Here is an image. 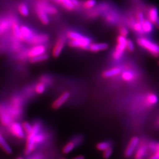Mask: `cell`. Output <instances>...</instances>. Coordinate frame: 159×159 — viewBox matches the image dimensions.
Returning <instances> with one entry per match:
<instances>
[{"instance_id": "obj_1", "label": "cell", "mask_w": 159, "mask_h": 159, "mask_svg": "<svg viewBox=\"0 0 159 159\" xmlns=\"http://www.w3.org/2000/svg\"><path fill=\"white\" fill-rule=\"evenodd\" d=\"M67 37L70 39L69 46L72 48L88 50L91 43V40L85 35L74 31H69L67 33Z\"/></svg>"}, {"instance_id": "obj_2", "label": "cell", "mask_w": 159, "mask_h": 159, "mask_svg": "<svg viewBox=\"0 0 159 159\" xmlns=\"http://www.w3.org/2000/svg\"><path fill=\"white\" fill-rule=\"evenodd\" d=\"M137 45L154 57H159V45L148 38L141 37L137 40Z\"/></svg>"}, {"instance_id": "obj_3", "label": "cell", "mask_w": 159, "mask_h": 159, "mask_svg": "<svg viewBox=\"0 0 159 159\" xmlns=\"http://www.w3.org/2000/svg\"><path fill=\"white\" fill-rule=\"evenodd\" d=\"M41 125L40 124L36 123L33 125V129L30 133L27 134V143H26V148L25 150V153L27 155H29L31 153L35 148V138L36 135L40 133Z\"/></svg>"}, {"instance_id": "obj_4", "label": "cell", "mask_w": 159, "mask_h": 159, "mask_svg": "<svg viewBox=\"0 0 159 159\" xmlns=\"http://www.w3.org/2000/svg\"><path fill=\"white\" fill-rule=\"evenodd\" d=\"M126 37L119 35L117 37V45L114 50L112 57L114 60L119 61L124 56L125 50Z\"/></svg>"}, {"instance_id": "obj_5", "label": "cell", "mask_w": 159, "mask_h": 159, "mask_svg": "<svg viewBox=\"0 0 159 159\" xmlns=\"http://www.w3.org/2000/svg\"><path fill=\"white\" fill-rule=\"evenodd\" d=\"M13 118L10 113L7 106L4 104H0V121L5 126L10 125L12 123Z\"/></svg>"}, {"instance_id": "obj_6", "label": "cell", "mask_w": 159, "mask_h": 159, "mask_svg": "<svg viewBox=\"0 0 159 159\" xmlns=\"http://www.w3.org/2000/svg\"><path fill=\"white\" fill-rule=\"evenodd\" d=\"M47 51V48L44 44H38V45H33L30 49L26 51L27 57H31L38 56L41 54H46Z\"/></svg>"}, {"instance_id": "obj_7", "label": "cell", "mask_w": 159, "mask_h": 159, "mask_svg": "<svg viewBox=\"0 0 159 159\" xmlns=\"http://www.w3.org/2000/svg\"><path fill=\"white\" fill-rule=\"evenodd\" d=\"M140 142V139L137 136H133L130 140L125 148V156L127 158H129L134 154L137 147Z\"/></svg>"}, {"instance_id": "obj_8", "label": "cell", "mask_w": 159, "mask_h": 159, "mask_svg": "<svg viewBox=\"0 0 159 159\" xmlns=\"http://www.w3.org/2000/svg\"><path fill=\"white\" fill-rule=\"evenodd\" d=\"M148 20L152 23L159 30V14L158 8L156 7H152L148 11Z\"/></svg>"}, {"instance_id": "obj_9", "label": "cell", "mask_w": 159, "mask_h": 159, "mask_svg": "<svg viewBox=\"0 0 159 159\" xmlns=\"http://www.w3.org/2000/svg\"><path fill=\"white\" fill-rule=\"evenodd\" d=\"M49 40L48 35L45 34H35L28 41L27 43L32 45L44 44Z\"/></svg>"}, {"instance_id": "obj_10", "label": "cell", "mask_w": 159, "mask_h": 159, "mask_svg": "<svg viewBox=\"0 0 159 159\" xmlns=\"http://www.w3.org/2000/svg\"><path fill=\"white\" fill-rule=\"evenodd\" d=\"M10 130L12 134L19 139H23L25 136V133L23 130L21 125L17 122L11 123L10 125Z\"/></svg>"}, {"instance_id": "obj_11", "label": "cell", "mask_w": 159, "mask_h": 159, "mask_svg": "<svg viewBox=\"0 0 159 159\" xmlns=\"http://www.w3.org/2000/svg\"><path fill=\"white\" fill-rule=\"evenodd\" d=\"M70 97V93L68 91L63 93L60 96L57 98L52 104V107L54 109L60 108L64 103L67 101Z\"/></svg>"}, {"instance_id": "obj_12", "label": "cell", "mask_w": 159, "mask_h": 159, "mask_svg": "<svg viewBox=\"0 0 159 159\" xmlns=\"http://www.w3.org/2000/svg\"><path fill=\"white\" fill-rule=\"evenodd\" d=\"M65 44H66V39L63 37H60L57 40V42L52 49V56L56 58L59 57L63 51Z\"/></svg>"}, {"instance_id": "obj_13", "label": "cell", "mask_w": 159, "mask_h": 159, "mask_svg": "<svg viewBox=\"0 0 159 159\" xmlns=\"http://www.w3.org/2000/svg\"><path fill=\"white\" fill-rule=\"evenodd\" d=\"M34 34L33 31L28 27L25 25L20 26V34H21L20 39L21 41H24L27 43L28 41L32 37V36L34 35Z\"/></svg>"}, {"instance_id": "obj_14", "label": "cell", "mask_w": 159, "mask_h": 159, "mask_svg": "<svg viewBox=\"0 0 159 159\" xmlns=\"http://www.w3.org/2000/svg\"><path fill=\"white\" fill-rule=\"evenodd\" d=\"M35 11L37 15V17H39L40 21L43 24H48L50 21V19L48 17V15L44 11V10L40 7L39 4L35 7Z\"/></svg>"}, {"instance_id": "obj_15", "label": "cell", "mask_w": 159, "mask_h": 159, "mask_svg": "<svg viewBox=\"0 0 159 159\" xmlns=\"http://www.w3.org/2000/svg\"><path fill=\"white\" fill-rule=\"evenodd\" d=\"M108 44L106 43H92L89 46V49L92 52H98L100 51L107 50L108 48Z\"/></svg>"}, {"instance_id": "obj_16", "label": "cell", "mask_w": 159, "mask_h": 159, "mask_svg": "<svg viewBox=\"0 0 159 159\" xmlns=\"http://www.w3.org/2000/svg\"><path fill=\"white\" fill-rule=\"evenodd\" d=\"M58 2L62 5L67 10L73 11L75 7L79 5L78 0H57Z\"/></svg>"}, {"instance_id": "obj_17", "label": "cell", "mask_w": 159, "mask_h": 159, "mask_svg": "<svg viewBox=\"0 0 159 159\" xmlns=\"http://www.w3.org/2000/svg\"><path fill=\"white\" fill-rule=\"evenodd\" d=\"M121 69L120 67H116L105 70L102 73V77L105 79H110L119 75V74H121Z\"/></svg>"}, {"instance_id": "obj_18", "label": "cell", "mask_w": 159, "mask_h": 159, "mask_svg": "<svg viewBox=\"0 0 159 159\" xmlns=\"http://www.w3.org/2000/svg\"><path fill=\"white\" fill-rule=\"evenodd\" d=\"M44 10V11L48 15H55L57 13V8L46 2L41 1L38 4Z\"/></svg>"}, {"instance_id": "obj_19", "label": "cell", "mask_w": 159, "mask_h": 159, "mask_svg": "<svg viewBox=\"0 0 159 159\" xmlns=\"http://www.w3.org/2000/svg\"><path fill=\"white\" fill-rule=\"evenodd\" d=\"M121 77L124 81L130 83L134 81L136 79V75L132 71L126 70L121 73Z\"/></svg>"}, {"instance_id": "obj_20", "label": "cell", "mask_w": 159, "mask_h": 159, "mask_svg": "<svg viewBox=\"0 0 159 159\" xmlns=\"http://www.w3.org/2000/svg\"><path fill=\"white\" fill-rule=\"evenodd\" d=\"M158 102H159V98L154 93H149L148 94V96L146 97V104L148 107L156 105Z\"/></svg>"}, {"instance_id": "obj_21", "label": "cell", "mask_w": 159, "mask_h": 159, "mask_svg": "<svg viewBox=\"0 0 159 159\" xmlns=\"http://www.w3.org/2000/svg\"><path fill=\"white\" fill-rule=\"evenodd\" d=\"M143 30L144 34H151L154 29V25L149 20H146L142 23Z\"/></svg>"}, {"instance_id": "obj_22", "label": "cell", "mask_w": 159, "mask_h": 159, "mask_svg": "<svg viewBox=\"0 0 159 159\" xmlns=\"http://www.w3.org/2000/svg\"><path fill=\"white\" fill-rule=\"evenodd\" d=\"M12 34L16 40H21V34H20V26L18 23L12 22L11 24Z\"/></svg>"}, {"instance_id": "obj_23", "label": "cell", "mask_w": 159, "mask_h": 159, "mask_svg": "<svg viewBox=\"0 0 159 159\" xmlns=\"http://www.w3.org/2000/svg\"><path fill=\"white\" fill-rule=\"evenodd\" d=\"M76 146H77L76 143L74 142L73 140H72L65 144V146L63 147L62 149V152L64 154H67L71 153Z\"/></svg>"}, {"instance_id": "obj_24", "label": "cell", "mask_w": 159, "mask_h": 159, "mask_svg": "<svg viewBox=\"0 0 159 159\" xmlns=\"http://www.w3.org/2000/svg\"><path fill=\"white\" fill-rule=\"evenodd\" d=\"M0 147L6 152V153L11 154L12 153V149L10 145L6 142L4 138L0 134Z\"/></svg>"}, {"instance_id": "obj_25", "label": "cell", "mask_w": 159, "mask_h": 159, "mask_svg": "<svg viewBox=\"0 0 159 159\" xmlns=\"http://www.w3.org/2000/svg\"><path fill=\"white\" fill-rule=\"evenodd\" d=\"M48 59V56L46 54H41L38 56L30 58V62L31 63H41L45 61Z\"/></svg>"}, {"instance_id": "obj_26", "label": "cell", "mask_w": 159, "mask_h": 159, "mask_svg": "<svg viewBox=\"0 0 159 159\" xmlns=\"http://www.w3.org/2000/svg\"><path fill=\"white\" fill-rule=\"evenodd\" d=\"M18 10L19 13L24 17H27L29 14L28 6L24 3H21L18 6Z\"/></svg>"}, {"instance_id": "obj_27", "label": "cell", "mask_w": 159, "mask_h": 159, "mask_svg": "<svg viewBox=\"0 0 159 159\" xmlns=\"http://www.w3.org/2000/svg\"><path fill=\"white\" fill-rule=\"evenodd\" d=\"M147 151V148L144 146H142L137 150L135 153V159H143V157L145 156Z\"/></svg>"}, {"instance_id": "obj_28", "label": "cell", "mask_w": 159, "mask_h": 159, "mask_svg": "<svg viewBox=\"0 0 159 159\" xmlns=\"http://www.w3.org/2000/svg\"><path fill=\"white\" fill-rule=\"evenodd\" d=\"M11 23L7 20H2L0 21V34L6 32L10 27Z\"/></svg>"}, {"instance_id": "obj_29", "label": "cell", "mask_w": 159, "mask_h": 159, "mask_svg": "<svg viewBox=\"0 0 159 159\" xmlns=\"http://www.w3.org/2000/svg\"><path fill=\"white\" fill-rule=\"evenodd\" d=\"M111 143L108 141H104L97 143L96 145L97 149L99 151L103 152L109 148H111Z\"/></svg>"}, {"instance_id": "obj_30", "label": "cell", "mask_w": 159, "mask_h": 159, "mask_svg": "<svg viewBox=\"0 0 159 159\" xmlns=\"http://www.w3.org/2000/svg\"><path fill=\"white\" fill-rule=\"evenodd\" d=\"M46 84L41 81L37 83L36 85H35V91L36 93L39 94H43L44 91H46Z\"/></svg>"}, {"instance_id": "obj_31", "label": "cell", "mask_w": 159, "mask_h": 159, "mask_svg": "<svg viewBox=\"0 0 159 159\" xmlns=\"http://www.w3.org/2000/svg\"><path fill=\"white\" fill-rule=\"evenodd\" d=\"M22 127H23V130L24 131L25 133L29 134V133H30L33 129V125L27 122V121H24L23 123V124L21 125Z\"/></svg>"}, {"instance_id": "obj_32", "label": "cell", "mask_w": 159, "mask_h": 159, "mask_svg": "<svg viewBox=\"0 0 159 159\" xmlns=\"http://www.w3.org/2000/svg\"><path fill=\"white\" fill-rule=\"evenodd\" d=\"M125 49L129 52H133L135 50V46L132 40L126 39L125 42Z\"/></svg>"}, {"instance_id": "obj_33", "label": "cell", "mask_w": 159, "mask_h": 159, "mask_svg": "<svg viewBox=\"0 0 159 159\" xmlns=\"http://www.w3.org/2000/svg\"><path fill=\"white\" fill-rule=\"evenodd\" d=\"M96 0H86L83 4V7L86 9H91L96 5Z\"/></svg>"}, {"instance_id": "obj_34", "label": "cell", "mask_w": 159, "mask_h": 159, "mask_svg": "<svg viewBox=\"0 0 159 159\" xmlns=\"http://www.w3.org/2000/svg\"><path fill=\"white\" fill-rule=\"evenodd\" d=\"M113 148H109L103 151L102 153V157L104 159H108L110 158L113 154Z\"/></svg>"}, {"instance_id": "obj_35", "label": "cell", "mask_w": 159, "mask_h": 159, "mask_svg": "<svg viewBox=\"0 0 159 159\" xmlns=\"http://www.w3.org/2000/svg\"><path fill=\"white\" fill-rule=\"evenodd\" d=\"M119 35L121 36H123L125 37H126L129 34V30L124 26L120 27L119 29Z\"/></svg>"}, {"instance_id": "obj_36", "label": "cell", "mask_w": 159, "mask_h": 159, "mask_svg": "<svg viewBox=\"0 0 159 159\" xmlns=\"http://www.w3.org/2000/svg\"><path fill=\"white\" fill-rule=\"evenodd\" d=\"M106 20L110 23H116V20L117 18L115 16L114 14H108L106 16Z\"/></svg>"}, {"instance_id": "obj_37", "label": "cell", "mask_w": 159, "mask_h": 159, "mask_svg": "<svg viewBox=\"0 0 159 159\" xmlns=\"http://www.w3.org/2000/svg\"><path fill=\"white\" fill-rule=\"evenodd\" d=\"M136 20L137 22H139V23H140L142 24V23L145 20L144 16V14H143L142 12L139 11L137 13Z\"/></svg>"}, {"instance_id": "obj_38", "label": "cell", "mask_w": 159, "mask_h": 159, "mask_svg": "<svg viewBox=\"0 0 159 159\" xmlns=\"http://www.w3.org/2000/svg\"><path fill=\"white\" fill-rule=\"evenodd\" d=\"M40 81L44 83L45 84H50V83L52 81L51 78L49 77V76H47V75H44V76H43L41 77L40 79Z\"/></svg>"}, {"instance_id": "obj_39", "label": "cell", "mask_w": 159, "mask_h": 159, "mask_svg": "<svg viewBox=\"0 0 159 159\" xmlns=\"http://www.w3.org/2000/svg\"><path fill=\"white\" fill-rule=\"evenodd\" d=\"M43 139H44L43 135L42 134H40V133H39L36 135L35 138V143H40L43 140Z\"/></svg>"}, {"instance_id": "obj_40", "label": "cell", "mask_w": 159, "mask_h": 159, "mask_svg": "<svg viewBox=\"0 0 159 159\" xmlns=\"http://www.w3.org/2000/svg\"><path fill=\"white\" fill-rule=\"evenodd\" d=\"M154 152V154L158 157L159 159V142L155 143Z\"/></svg>"}, {"instance_id": "obj_41", "label": "cell", "mask_w": 159, "mask_h": 159, "mask_svg": "<svg viewBox=\"0 0 159 159\" xmlns=\"http://www.w3.org/2000/svg\"><path fill=\"white\" fill-rule=\"evenodd\" d=\"M73 159H85V156L83 155H78L75 156Z\"/></svg>"}, {"instance_id": "obj_42", "label": "cell", "mask_w": 159, "mask_h": 159, "mask_svg": "<svg viewBox=\"0 0 159 159\" xmlns=\"http://www.w3.org/2000/svg\"><path fill=\"white\" fill-rule=\"evenodd\" d=\"M148 159H159V158H158V157L154 153L151 156H150L149 158Z\"/></svg>"}, {"instance_id": "obj_43", "label": "cell", "mask_w": 159, "mask_h": 159, "mask_svg": "<svg viewBox=\"0 0 159 159\" xmlns=\"http://www.w3.org/2000/svg\"><path fill=\"white\" fill-rule=\"evenodd\" d=\"M16 159H24L23 157H17Z\"/></svg>"}, {"instance_id": "obj_44", "label": "cell", "mask_w": 159, "mask_h": 159, "mask_svg": "<svg viewBox=\"0 0 159 159\" xmlns=\"http://www.w3.org/2000/svg\"><path fill=\"white\" fill-rule=\"evenodd\" d=\"M66 159V158H62V159Z\"/></svg>"}, {"instance_id": "obj_45", "label": "cell", "mask_w": 159, "mask_h": 159, "mask_svg": "<svg viewBox=\"0 0 159 159\" xmlns=\"http://www.w3.org/2000/svg\"></svg>"}, {"instance_id": "obj_46", "label": "cell", "mask_w": 159, "mask_h": 159, "mask_svg": "<svg viewBox=\"0 0 159 159\" xmlns=\"http://www.w3.org/2000/svg\"></svg>"}]
</instances>
